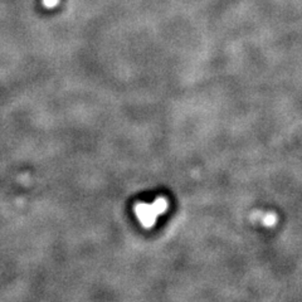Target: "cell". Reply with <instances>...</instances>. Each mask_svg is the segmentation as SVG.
<instances>
[{
    "mask_svg": "<svg viewBox=\"0 0 302 302\" xmlns=\"http://www.w3.org/2000/svg\"><path fill=\"white\" fill-rule=\"evenodd\" d=\"M167 209V202L164 199L155 200L152 204H138L135 207V213L138 215L139 221L144 227H152L155 221L160 214Z\"/></svg>",
    "mask_w": 302,
    "mask_h": 302,
    "instance_id": "6da1fadb",
    "label": "cell"
}]
</instances>
